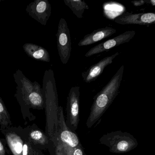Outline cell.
Segmentation results:
<instances>
[{"label": "cell", "instance_id": "obj_1", "mask_svg": "<svg viewBox=\"0 0 155 155\" xmlns=\"http://www.w3.org/2000/svg\"><path fill=\"white\" fill-rule=\"evenodd\" d=\"M42 89L47 120L46 133L52 147L56 149L59 106L54 72L51 69L46 70L44 73Z\"/></svg>", "mask_w": 155, "mask_h": 155}, {"label": "cell", "instance_id": "obj_2", "mask_svg": "<svg viewBox=\"0 0 155 155\" xmlns=\"http://www.w3.org/2000/svg\"><path fill=\"white\" fill-rule=\"evenodd\" d=\"M124 69L122 65L107 85L94 97L86 122L88 128L92 127L100 119L117 96L123 78Z\"/></svg>", "mask_w": 155, "mask_h": 155}, {"label": "cell", "instance_id": "obj_3", "mask_svg": "<svg viewBox=\"0 0 155 155\" xmlns=\"http://www.w3.org/2000/svg\"><path fill=\"white\" fill-rule=\"evenodd\" d=\"M13 78L17 85L15 97L20 106L23 119L25 120L27 119L30 121L34 120L36 117L30 111L28 98L40 84L36 81L32 82L20 69L14 73Z\"/></svg>", "mask_w": 155, "mask_h": 155}, {"label": "cell", "instance_id": "obj_4", "mask_svg": "<svg viewBox=\"0 0 155 155\" xmlns=\"http://www.w3.org/2000/svg\"><path fill=\"white\" fill-rule=\"evenodd\" d=\"M100 143L107 146L112 153H127L137 147V140L128 132L120 130L111 131L104 134L99 140Z\"/></svg>", "mask_w": 155, "mask_h": 155}, {"label": "cell", "instance_id": "obj_5", "mask_svg": "<svg viewBox=\"0 0 155 155\" xmlns=\"http://www.w3.org/2000/svg\"><path fill=\"white\" fill-rule=\"evenodd\" d=\"M0 131L5 136L11 155H22L23 146L28 138L27 127L12 126L5 129H0Z\"/></svg>", "mask_w": 155, "mask_h": 155}, {"label": "cell", "instance_id": "obj_6", "mask_svg": "<svg viewBox=\"0 0 155 155\" xmlns=\"http://www.w3.org/2000/svg\"><path fill=\"white\" fill-rule=\"evenodd\" d=\"M80 87L75 86L70 89L67 97L66 125L75 132L80 121Z\"/></svg>", "mask_w": 155, "mask_h": 155}, {"label": "cell", "instance_id": "obj_7", "mask_svg": "<svg viewBox=\"0 0 155 155\" xmlns=\"http://www.w3.org/2000/svg\"><path fill=\"white\" fill-rule=\"evenodd\" d=\"M56 37L60 58L63 64H67L70 58L72 48L69 29L66 20L63 18L60 20Z\"/></svg>", "mask_w": 155, "mask_h": 155}, {"label": "cell", "instance_id": "obj_8", "mask_svg": "<svg viewBox=\"0 0 155 155\" xmlns=\"http://www.w3.org/2000/svg\"><path fill=\"white\" fill-rule=\"evenodd\" d=\"M58 139L62 146L71 148H75L82 145L76 132L71 130L66 125L61 106L59 107L58 111Z\"/></svg>", "mask_w": 155, "mask_h": 155}, {"label": "cell", "instance_id": "obj_9", "mask_svg": "<svg viewBox=\"0 0 155 155\" xmlns=\"http://www.w3.org/2000/svg\"><path fill=\"white\" fill-rule=\"evenodd\" d=\"M27 127L28 138L32 146L41 150H48L51 155H55V149L52 147L46 132L35 124Z\"/></svg>", "mask_w": 155, "mask_h": 155}, {"label": "cell", "instance_id": "obj_10", "mask_svg": "<svg viewBox=\"0 0 155 155\" xmlns=\"http://www.w3.org/2000/svg\"><path fill=\"white\" fill-rule=\"evenodd\" d=\"M30 17L43 26H46L51 14V8L48 0H35L26 8Z\"/></svg>", "mask_w": 155, "mask_h": 155}, {"label": "cell", "instance_id": "obj_11", "mask_svg": "<svg viewBox=\"0 0 155 155\" xmlns=\"http://www.w3.org/2000/svg\"><path fill=\"white\" fill-rule=\"evenodd\" d=\"M136 31H129L123 32L115 38L101 42L91 48L86 53L85 56L87 58L91 57L107 51L114 47L129 42L134 37Z\"/></svg>", "mask_w": 155, "mask_h": 155}, {"label": "cell", "instance_id": "obj_12", "mask_svg": "<svg viewBox=\"0 0 155 155\" xmlns=\"http://www.w3.org/2000/svg\"><path fill=\"white\" fill-rule=\"evenodd\" d=\"M114 21L123 25L150 26L155 23V14L152 12L131 13L126 12L115 18Z\"/></svg>", "mask_w": 155, "mask_h": 155}, {"label": "cell", "instance_id": "obj_13", "mask_svg": "<svg viewBox=\"0 0 155 155\" xmlns=\"http://www.w3.org/2000/svg\"><path fill=\"white\" fill-rule=\"evenodd\" d=\"M119 54L118 52L108 57L103 58L101 60L90 67L88 69L81 73L83 81L90 83L96 80L103 72L106 67L112 63L113 60Z\"/></svg>", "mask_w": 155, "mask_h": 155}, {"label": "cell", "instance_id": "obj_14", "mask_svg": "<svg viewBox=\"0 0 155 155\" xmlns=\"http://www.w3.org/2000/svg\"><path fill=\"white\" fill-rule=\"evenodd\" d=\"M116 29L109 27L95 30L91 33L85 35L83 39L80 41L78 45L79 47H84L92 45L100 41L109 38L116 33Z\"/></svg>", "mask_w": 155, "mask_h": 155}, {"label": "cell", "instance_id": "obj_15", "mask_svg": "<svg viewBox=\"0 0 155 155\" xmlns=\"http://www.w3.org/2000/svg\"><path fill=\"white\" fill-rule=\"evenodd\" d=\"M22 48L25 53L35 60L47 62L50 61L48 51L41 46L33 43H27L23 45Z\"/></svg>", "mask_w": 155, "mask_h": 155}, {"label": "cell", "instance_id": "obj_16", "mask_svg": "<svg viewBox=\"0 0 155 155\" xmlns=\"http://www.w3.org/2000/svg\"><path fill=\"white\" fill-rule=\"evenodd\" d=\"M64 2L78 18H82L85 11L89 9V7L84 1L64 0Z\"/></svg>", "mask_w": 155, "mask_h": 155}, {"label": "cell", "instance_id": "obj_17", "mask_svg": "<svg viewBox=\"0 0 155 155\" xmlns=\"http://www.w3.org/2000/svg\"><path fill=\"white\" fill-rule=\"evenodd\" d=\"M0 126L1 129H5L12 126L10 116L4 101L0 97Z\"/></svg>", "mask_w": 155, "mask_h": 155}, {"label": "cell", "instance_id": "obj_18", "mask_svg": "<svg viewBox=\"0 0 155 155\" xmlns=\"http://www.w3.org/2000/svg\"><path fill=\"white\" fill-rule=\"evenodd\" d=\"M62 146L65 155H87L85 153L82 145L73 149L71 148L68 147Z\"/></svg>", "mask_w": 155, "mask_h": 155}, {"label": "cell", "instance_id": "obj_19", "mask_svg": "<svg viewBox=\"0 0 155 155\" xmlns=\"http://www.w3.org/2000/svg\"><path fill=\"white\" fill-rule=\"evenodd\" d=\"M7 153L11 155L8 148L7 147L6 140L4 139H0V155H7Z\"/></svg>", "mask_w": 155, "mask_h": 155}, {"label": "cell", "instance_id": "obj_20", "mask_svg": "<svg viewBox=\"0 0 155 155\" xmlns=\"http://www.w3.org/2000/svg\"><path fill=\"white\" fill-rule=\"evenodd\" d=\"M133 5L135 7H139L142 6L146 3H149L152 6H155V0H139V1H133L131 2Z\"/></svg>", "mask_w": 155, "mask_h": 155}, {"label": "cell", "instance_id": "obj_21", "mask_svg": "<svg viewBox=\"0 0 155 155\" xmlns=\"http://www.w3.org/2000/svg\"><path fill=\"white\" fill-rule=\"evenodd\" d=\"M33 151L32 155H46L43 153L42 150L33 147Z\"/></svg>", "mask_w": 155, "mask_h": 155}]
</instances>
